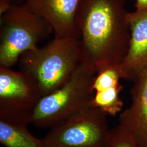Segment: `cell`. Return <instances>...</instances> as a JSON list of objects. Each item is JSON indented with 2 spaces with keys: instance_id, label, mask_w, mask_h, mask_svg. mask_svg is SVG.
Wrapping results in <instances>:
<instances>
[{
  "instance_id": "1",
  "label": "cell",
  "mask_w": 147,
  "mask_h": 147,
  "mask_svg": "<svg viewBox=\"0 0 147 147\" xmlns=\"http://www.w3.org/2000/svg\"><path fill=\"white\" fill-rule=\"evenodd\" d=\"M126 0H81L76 15L81 63L96 74L119 65L130 40Z\"/></svg>"
},
{
  "instance_id": "2",
  "label": "cell",
  "mask_w": 147,
  "mask_h": 147,
  "mask_svg": "<svg viewBox=\"0 0 147 147\" xmlns=\"http://www.w3.org/2000/svg\"><path fill=\"white\" fill-rule=\"evenodd\" d=\"M19 62L21 71L31 77L45 96L65 84L81 63L80 39L54 37L44 47L25 53Z\"/></svg>"
},
{
  "instance_id": "3",
  "label": "cell",
  "mask_w": 147,
  "mask_h": 147,
  "mask_svg": "<svg viewBox=\"0 0 147 147\" xmlns=\"http://www.w3.org/2000/svg\"><path fill=\"white\" fill-rule=\"evenodd\" d=\"M96 74L92 69L80 63L65 84L40 98L31 123L39 127H52L92 105L94 95L93 84Z\"/></svg>"
},
{
  "instance_id": "4",
  "label": "cell",
  "mask_w": 147,
  "mask_h": 147,
  "mask_svg": "<svg viewBox=\"0 0 147 147\" xmlns=\"http://www.w3.org/2000/svg\"><path fill=\"white\" fill-rule=\"evenodd\" d=\"M1 16L0 66L11 68L53 33L51 26L24 4L12 5Z\"/></svg>"
},
{
  "instance_id": "5",
  "label": "cell",
  "mask_w": 147,
  "mask_h": 147,
  "mask_svg": "<svg viewBox=\"0 0 147 147\" xmlns=\"http://www.w3.org/2000/svg\"><path fill=\"white\" fill-rule=\"evenodd\" d=\"M103 111L93 105L53 126L42 138L44 147H105L110 129Z\"/></svg>"
},
{
  "instance_id": "6",
  "label": "cell",
  "mask_w": 147,
  "mask_h": 147,
  "mask_svg": "<svg viewBox=\"0 0 147 147\" xmlns=\"http://www.w3.org/2000/svg\"><path fill=\"white\" fill-rule=\"evenodd\" d=\"M42 97L27 74L0 66V119L27 125Z\"/></svg>"
},
{
  "instance_id": "7",
  "label": "cell",
  "mask_w": 147,
  "mask_h": 147,
  "mask_svg": "<svg viewBox=\"0 0 147 147\" xmlns=\"http://www.w3.org/2000/svg\"><path fill=\"white\" fill-rule=\"evenodd\" d=\"M81 0H24V5L51 26L55 37L80 39L76 15Z\"/></svg>"
},
{
  "instance_id": "8",
  "label": "cell",
  "mask_w": 147,
  "mask_h": 147,
  "mask_svg": "<svg viewBox=\"0 0 147 147\" xmlns=\"http://www.w3.org/2000/svg\"><path fill=\"white\" fill-rule=\"evenodd\" d=\"M131 104L119 116V124L132 137L137 147H147V67L134 81Z\"/></svg>"
},
{
  "instance_id": "9",
  "label": "cell",
  "mask_w": 147,
  "mask_h": 147,
  "mask_svg": "<svg viewBox=\"0 0 147 147\" xmlns=\"http://www.w3.org/2000/svg\"><path fill=\"white\" fill-rule=\"evenodd\" d=\"M130 45L125 57L119 65L121 79L134 81L147 67V11L129 13Z\"/></svg>"
},
{
  "instance_id": "10",
  "label": "cell",
  "mask_w": 147,
  "mask_h": 147,
  "mask_svg": "<svg viewBox=\"0 0 147 147\" xmlns=\"http://www.w3.org/2000/svg\"><path fill=\"white\" fill-rule=\"evenodd\" d=\"M0 143L5 147H44L42 139L32 135L27 125L1 119Z\"/></svg>"
},
{
  "instance_id": "11",
  "label": "cell",
  "mask_w": 147,
  "mask_h": 147,
  "mask_svg": "<svg viewBox=\"0 0 147 147\" xmlns=\"http://www.w3.org/2000/svg\"><path fill=\"white\" fill-rule=\"evenodd\" d=\"M121 84L95 92L92 105L103 111L107 115L115 116L121 112L123 102L119 96L122 89Z\"/></svg>"
},
{
  "instance_id": "12",
  "label": "cell",
  "mask_w": 147,
  "mask_h": 147,
  "mask_svg": "<svg viewBox=\"0 0 147 147\" xmlns=\"http://www.w3.org/2000/svg\"><path fill=\"white\" fill-rule=\"evenodd\" d=\"M121 79V76L118 65L100 71L96 74L93 81V88L94 93L120 84Z\"/></svg>"
},
{
  "instance_id": "13",
  "label": "cell",
  "mask_w": 147,
  "mask_h": 147,
  "mask_svg": "<svg viewBox=\"0 0 147 147\" xmlns=\"http://www.w3.org/2000/svg\"><path fill=\"white\" fill-rule=\"evenodd\" d=\"M105 147H137L129 134L119 125L110 130Z\"/></svg>"
},
{
  "instance_id": "14",
  "label": "cell",
  "mask_w": 147,
  "mask_h": 147,
  "mask_svg": "<svg viewBox=\"0 0 147 147\" xmlns=\"http://www.w3.org/2000/svg\"><path fill=\"white\" fill-rule=\"evenodd\" d=\"M24 0H0V16L5 13L12 5H19L18 2H20Z\"/></svg>"
},
{
  "instance_id": "15",
  "label": "cell",
  "mask_w": 147,
  "mask_h": 147,
  "mask_svg": "<svg viewBox=\"0 0 147 147\" xmlns=\"http://www.w3.org/2000/svg\"><path fill=\"white\" fill-rule=\"evenodd\" d=\"M136 10L147 11V0H134Z\"/></svg>"
}]
</instances>
